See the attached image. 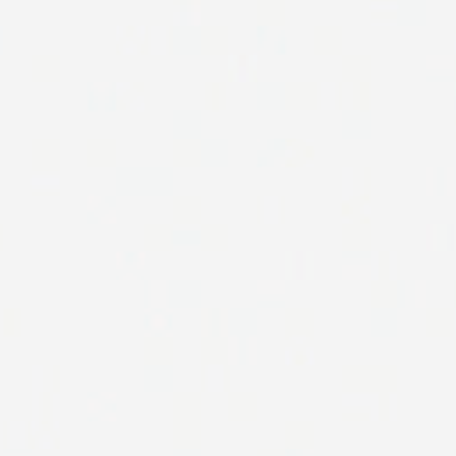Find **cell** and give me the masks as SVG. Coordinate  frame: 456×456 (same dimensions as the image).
Masks as SVG:
<instances>
[{"mask_svg": "<svg viewBox=\"0 0 456 456\" xmlns=\"http://www.w3.org/2000/svg\"><path fill=\"white\" fill-rule=\"evenodd\" d=\"M230 417L232 419H255V394H232Z\"/></svg>", "mask_w": 456, "mask_h": 456, "instance_id": "7a4b0ae2", "label": "cell"}, {"mask_svg": "<svg viewBox=\"0 0 456 456\" xmlns=\"http://www.w3.org/2000/svg\"><path fill=\"white\" fill-rule=\"evenodd\" d=\"M396 367H344L346 391H382L396 389Z\"/></svg>", "mask_w": 456, "mask_h": 456, "instance_id": "6da1fadb", "label": "cell"}, {"mask_svg": "<svg viewBox=\"0 0 456 456\" xmlns=\"http://www.w3.org/2000/svg\"><path fill=\"white\" fill-rule=\"evenodd\" d=\"M287 328L289 333H310V328H312V312H308L307 316L303 317V321H298L296 316V310H289L287 312Z\"/></svg>", "mask_w": 456, "mask_h": 456, "instance_id": "5b68a950", "label": "cell"}, {"mask_svg": "<svg viewBox=\"0 0 456 456\" xmlns=\"http://www.w3.org/2000/svg\"><path fill=\"white\" fill-rule=\"evenodd\" d=\"M428 333L430 335H449L453 333L451 310H430L428 312Z\"/></svg>", "mask_w": 456, "mask_h": 456, "instance_id": "3957f363", "label": "cell"}, {"mask_svg": "<svg viewBox=\"0 0 456 456\" xmlns=\"http://www.w3.org/2000/svg\"><path fill=\"white\" fill-rule=\"evenodd\" d=\"M312 442V423H287V444L305 448Z\"/></svg>", "mask_w": 456, "mask_h": 456, "instance_id": "277c9868", "label": "cell"}, {"mask_svg": "<svg viewBox=\"0 0 456 456\" xmlns=\"http://www.w3.org/2000/svg\"><path fill=\"white\" fill-rule=\"evenodd\" d=\"M455 355H456V346H455Z\"/></svg>", "mask_w": 456, "mask_h": 456, "instance_id": "8992f818", "label": "cell"}]
</instances>
